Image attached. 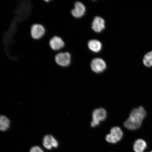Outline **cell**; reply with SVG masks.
I'll return each mask as SVG.
<instances>
[{"label":"cell","instance_id":"obj_1","mask_svg":"<svg viewBox=\"0 0 152 152\" xmlns=\"http://www.w3.org/2000/svg\"><path fill=\"white\" fill-rule=\"evenodd\" d=\"M147 113L142 106L133 109L130 116L124 123V126L129 130H134L140 128Z\"/></svg>","mask_w":152,"mask_h":152},{"label":"cell","instance_id":"obj_2","mask_svg":"<svg viewBox=\"0 0 152 152\" xmlns=\"http://www.w3.org/2000/svg\"><path fill=\"white\" fill-rule=\"evenodd\" d=\"M107 116L106 110L102 108H98L94 110L92 113V120L91 127H95L100 124L101 121L105 120Z\"/></svg>","mask_w":152,"mask_h":152},{"label":"cell","instance_id":"obj_3","mask_svg":"<svg viewBox=\"0 0 152 152\" xmlns=\"http://www.w3.org/2000/svg\"><path fill=\"white\" fill-rule=\"evenodd\" d=\"M123 132L119 127H114L110 130V134L106 137V140L110 143L115 144L120 141L122 138Z\"/></svg>","mask_w":152,"mask_h":152},{"label":"cell","instance_id":"obj_4","mask_svg":"<svg viewBox=\"0 0 152 152\" xmlns=\"http://www.w3.org/2000/svg\"><path fill=\"white\" fill-rule=\"evenodd\" d=\"M45 30L42 25L35 24L32 25L30 29L31 37L34 39H39L45 35Z\"/></svg>","mask_w":152,"mask_h":152},{"label":"cell","instance_id":"obj_5","mask_svg":"<svg viewBox=\"0 0 152 152\" xmlns=\"http://www.w3.org/2000/svg\"><path fill=\"white\" fill-rule=\"evenodd\" d=\"M71 55L68 52L58 53L55 58L56 64L62 66H66L69 65L71 62Z\"/></svg>","mask_w":152,"mask_h":152},{"label":"cell","instance_id":"obj_6","mask_svg":"<svg viewBox=\"0 0 152 152\" xmlns=\"http://www.w3.org/2000/svg\"><path fill=\"white\" fill-rule=\"evenodd\" d=\"M91 69L97 73L103 72L106 67V64L104 61L100 58H95L93 59L91 64Z\"/></svg>","mask_w":152,"mask_h":152},{"label":"cell","instance_id":"obj_7","mask_svg":"<svg viewBox=\"0 0 152 152\" xmlns=\"http://www.w3.org/2000/svg\"><path fill=\"white\" fill-rule=\"evenodd\" d=\"M43 145L47 149H52L53 148L58 147V141L50 135L45 136L43 139Z\"/></svg>","mask_w":152,"mask_h":152},{"label":"cell","instance_id":"obj_8","mask_svg":"<svg viewBox=\"0 0 152 152\" xmlns=\"http://www.w3.org/2000/svg\"><path fill=\"white\" fill-rule=\"evenodd\" d=\"M49 45L53 50L57 51L63 48L64 47V43L61 38L55 36L50 39Z\"/></svg>","mask_w":152,"mask_h":152},{"label":"cell","instance_id":"obj_9","mask_svg":"<svg viewBox=\"0 0 152 152\" xmlns=\"http://www.w3.org/2000/svg\"><path fill=\"white\" fill-rule=\"evenodd\" d=\"M92 28L96 33H100L105 28V22L103 19L100 17H95L92 23Z\"/></svg>","mask_w":152,"mask_h":152},{"label":"cell","instance_id":"obj_10","mask_svg":"<svg viewBox=\"0 0 152 152\" xmlns=\"http://www.w3.org/2000/svg\"><path fill=\"white\" fill-rule=\"evenodd\" d=\"M85 11L86 8L84 5L80 2H77L75 4V8L72 10L71 13L74 17L79 18L83 16Z\"/></svg>","mask_w":152,"mask_h":152},{"label":"cell","instance_id":"obj_11","mask_svg":"<svg viewBox=\"0 0 152 152\" xmlns=\"http://www.w3.org/2000/svg\"><path fill=\"white\" fill-rule=\"evenodd\" d=\"M147 147V142L142 139L136 140L133 145V149L135 152H144Z\"/></svg>","mask_w":152,"mask_h":152},{"label":"cell","instance_id":"obj_12","mask_svg":"<svg viewBox=\"0 0 152 152\" xmlns=\"http://www.w3.org/2000/svg\"><path fill=\"white\" fill-rule=\"evenodd\" d=\"M88 47L92 52L98 53L101 50L102 45L98 40L96 39L91 40L88 43Z\"/></svg>","mask_w":152,"mask_h":152},{"label":"cell","instance_id":"obj_13","mask_svg":"<svg viewBox=\"0 0 152 152\" xmlns=\"http://www.w3.org/2000/svg\"><path fill=\"white\" fill-rule=\"evenodd\" d=\"M9 120L4 115H0V130L5 131L9 128Z\"/></svg>","mask_w":152,"mask_h":152},{"label":"cell","instance_id":"obj_14","mask_svg":"<svg viewBox=\"0 0 152 152\" xmlns=\"http://www.w3.org/2000/svg\"><path fill=\"white\" fill-rule=\"evenodd\" d=\"M142 62L144 66L147 67L152 66V51L146 53L144 55Z\"/></svg>","mask_w":152,"mask_h":152},{"label":"cell","instance_id":"obj_15","mask_svg":"<svg viewBox=\"0 0 152 152\" xmlns=\"http://www.w3.org/2000/svg\"><path fill=\"white\" fill-rule=\"evenodd\" d=\"M30 152H44L43 150L39 146H35L32 147Z\"/></svg>","mask_w":152,"mask_h":152},{"label":"cell","instance_id":"obj_16","mask_svg":"<svg viewBox=\"0 0 152 152\" xmlns=\"http://www.w3.org/2000/svg\"><path fill=\"white\" fill-rule=\"evenodd\" d=\"M150 152H152V151H150Z\"/></svg>","mask_w":152,"mask_h":152}]
</instances>
